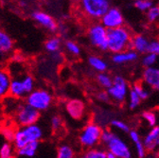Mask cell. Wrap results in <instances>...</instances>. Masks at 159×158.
<instances>
[{
	"mask_svg": "<svg viewBox=\"0 0 159 158\" xmlns=\"http://www.w3.org/2000/svg\"><path fill=\"white\" fill-rule=\"evenodd\" d=\"M101 142L106 147L107 151L113 152L116 158H131L133 155L129 145L111 130H102Z\"/></svg>",
	"mask_w": 159,
	"mask_h": 158,
	"instance_id": "1",
	"label": "cell"
},
{
	"mask_svg": "<svg viewBox=\"0 0 159 158\" xmlns=\"http://www.w3.org/2000/svg\"><path fill=\"white\" fill-rule=\"evenodd\" d=\"M108 50L112 53H117L128 49L131 44L132 36L130 31L122 27L109 29L107 31Z\"/></svg>",
	"mask_w": 159,
	"mask_h": 158,
	"instance_id": "2",
	"label": "cell"
},
{
	"mask_svg": "<svg viewBox=\"0 0 159 158\" xmlns=\"http://www.w3.org/2000/svg\"><path fill=\"white\" fill-rule=\"evenodd\" d=\"M44 136V132L41 126L37 123L28 126H21L15 131L12 144L15 150L22 148L27 143L31 141H40Z\"/></svg>",
	"mask_w": 159,
	"mask_h": 158,
	"instance_id": "3",
	"label": "cell"
},
{
	"mask_svg": "<svg viewBox=\"0 0 159 158\" xmlns=\"http://www.w3.org/2000/svg\"><path fill=\"white\" fill-rule=\"evenodd\" d=\"M102 129L99 124L91 122L82 130L79 135V141L84 148L90 149L96 147L102 140Z\"/></svg>",
	"mask_w": 159,
	"mask_h": 158,
	"instance_id": "4",
	"label": "cell"
},
{
	"mask_svg": "<svg viewBox=\"0 0 159 158\" xmlns=\"http://www.w3.org/2000/svg\"><path fill=\"white\" fill-rule=\"evenodd\" d=\"M52 102V95L47 89H34L26 97V102L40 112L47 111Z\"/></svg>",
	"mask_w": 159,
	"mask_h": 158,
	"instance_id": "5",
	"label": "cell"
},
{
	"mask_svg": "<svg viewBox=\"0 0 159 158\" xmlns=\"http://www.w3.org/2000/svg\"><path fill=\"white\" fill-rule=\"evenodd\" d=\"M40 116H41V112L33 108L27 102H21L14 114V120L19 127L28 126L37 123Z\"/></svg>",
	"mask_w": 159,
	"mask_h": 158,
	"instance_id": "6",
	"label": "cell"
},
{
	"mask_svg": "<svg viewBox=\"0 0 159 158\" xmlns=\"http://www.w3.org/2000/svg\"><path fill=\"white\" fill-rule=\"evenodd\" d=\"M82 11L92 19H101L111 8L109 0H81Z\"/></svg>",
	"mask_w": 159,
	"mask_h": 158,
	"instance_id": "7",
	"label": "cell"
},
{
	"mask_svg": "<svg viewBox=\"0 0 159 158\" xmlns=\"http://www.w3.org/2000/svg\"><path fill=\"white\" fill-rule=\"evenodd\" d=\"M107 31L108 29L102 24L92 25L87 32L90 44L102 51L108 50Z\"/></svg>",
	"mask_w": 159,
	"mask_h": 158,
	"instance_id": "8",
	"label": "cell"
},
{
	"mask_svg": "<svg viewBox=\"0 0 159 158\" xmlns=\"http://www.w3.org/2000/svg\"><path fill=\"white\" fill-rule=\"evenodd\" d=\"M112 100L116 102H122L128 95V85L124 78L116 75L113 78V84L107 89Z\"/></svg>",
	"mask_w": 159,
	"mask_h": 158,
	"instance_id": "9",
	"label": "cell"
},
{
	"mask_svg": "<svg viewBox=\"0 0 159 158\" xmlns=\"http://www.w3.org/2000/svg\"><path fill=\"white\" fill-rule=\"evenodd\" d=\"M102 24L107 29H115L122 27L124 24V18L121 11L116 8H110L107 12L101 18Z\"/></svg>",
	"mask_w": 159,
	"mask_h": 158,
	"instance_id": "10",
	"label": "cell"
},
{
	"mask_svg": "<svg viewBox=\"0 0 159 158\" xmlns=\"http://www.w3.org/2000/svg\"><path fill=\"white\" fill-rule=\"evenodd\" d=\"M32 19L40 27L44 28L49 32H55L58 29V24L53 16L42 11H35L31 14Z\"/></svg>",
	"mask_w": 159,
	"mask_h": 158,
	"instance_id": "11",
	"label": "cell"
},
{
	"mask_svg": "<svg viewBox=\"0 0 159 158\" xmlns=\"http://www.w3.org/2000/svg\"><path fill=\"white\" fill-rule=\"evenodd\" d=\"M143 82L149 87L159 91V67H146L142 74Z\"/></svg>",
	"mask_w": 159,
	"mask_h": 158,
	"instance_id": "12",
	"label": "cell"
},
{
	"mask_svg": "<svg viewBox=\"0 0 159 158\" xmlns=\"http://www.w3.org/2000/svg\"><path fill=\"white\" fill-rule=\"evenodd\" d=\"M143 144L147 151H154L159 148V126L152 127V130L144 137Z\"/></svg>",
	"mask_w": 159,
	"mask_h": 158,
	"instance_id": "13",
	"label": "cell"
},
{
	"mask_svg": "<svg viewBox=\"0 0 159 158\" xmlns=\"http://www.w3.org/2000/svg\"><path fill=\"white\" fill-rule=\"evenodd\" d=\"M138 58V53L133 49H126L117 53H114L112 57V61L116 65H123V64H128L134 62L137 60Z\"/></svg>",
	"mask_w": 159,
	"mask_h": 158,
	"instance_id": "14",
	"label": "cell"
},
{
	"mask_svg": "<svg viewBox=\"0 0 159 158\" xmlns=\"http://www.w3.org/2000/svg\"><path fill=\"white\" fill-rule=\"evenodd\" d=\"M11 83V75L10 71L0 68V101L10 95V87Z\"/></svg>",
	"mask_w": 159,
	"mask_h": 158,
	"instance_id": "15",
	"label": "cell"
},
{
	"mask_svg": "<svg viewBox=\"0 0 159 158\" xmlns=\"http://www.w3.org/2000/svg\"><path fill=\"white\" fill-rule=\"evenodd\" d=\"M10 95L19 98V100H23L26 98L28 96V93L23 85L22 80L20 77H14L11 78V87H10Z\"/></svg>",
	"mask_w": 159,
	"mask_h": 158,
	"instance_id": "16",
	"label": "cell"
},
{
	"mask_svg": "<svg viewBox=\"0 0 159 158\" xmlns=\"http://www.w3.org/2000/svg\"><path fill=\"white\" fill-rule=\"evenodd\" d=\"M66 112L74 120H80L84 116V104L81 101L72 100L66 103Z\"/></svg>",
	"mask_w": 159,
	"mask_h": 158,
	"instance_id": "17",
	"label": "cell"
},
{
	"mask_svg": "<svg viewBox=\"0 0 159 158\" xmlns=\"http://www.w3.org/2000/svg\"><path fill=\"white\" fill-rule=\"evenodd\" d=\"M14 43L12 38L4 30L0 29V57L10 54L13 50Z\"/></svg>",
	"mask_w": 159,
	"mask_h": 158,
	"instance_id": "18",
	"label": "cell"
},
{
	"mask_svg": "<svg viewBox=\"0 0 159 158\" xmlns=\"http://www.w3.org/2000/svg\"><path fill=\"white\" fill-rule=\"evenodd\" d=\"M149 44H150V42L148 41L146 36L135 35V36L132 37L130 47L133 50L136 51L137 53L145 54L146 52H148Z\"/></svg>",
	"mask_w": 159,
	"mask_h": 158,
	"instance_id": "19",
	"label": "cell"
},
{
	"mask_svg": "<svg viewBox=\"0 0 159 158\" xmlns=\"http://www.w3.org/2000/svg\"><path fill=\"white\" fill-rule=\"evenodd\" d=\"M40 147V141H31L22 148L16 150V154L20 157H34Z\"/></svg>",
	"mask_w": 159,
	"mask_h": 158,
	"instance_id": "20",
	"label": "cell"
},
{
	"mask_svg": "<svg viewBox=\"0 0 159 158\" xmlns=\"http://www.w3.org/2000/svg\"><path fill=\"white\" fill-rule=\"evenodd\" d=\"M2 101H3V109H4L5 113L9 114V115L11 114L14 115L20 103H21L19 102V98H16V97L9 95L6 97H4Z\"/></svg>",
	"mask_w": 159,
	"mask_h": 158,
	"instance_id": "21",
	"label": "cell"
},
{
	"mask_svg": "<svg viewBox=\"0 0 159 158\" xmlns=\"http://www.w3.org/2000/svg\"><path fill=\"white\" fill-rule=\"evenodd\" d=\"M89 65L98 72H105L108 68L107 63L98 56H90L88 58Z\"/></svg>",
	"mask_w": 159,
	"mask_h": 158,
	"instance_id": "22",
	"label": "cell"
},
{
	"mask_svg": "<svg viewBox=\"0 0 159 158\" xmlns=\"http://www.w3.org/2000/svg\"><path fill=\"white\" fill-rule=\"evenodd\" d=\"M62 41L58 37H50L45 43V49L49 53H55L58 52L61 48Z\"/></svg>",
	"mask_w": 159,
	"mask_h": 158,
	"instance_id": "23",
	"label": "cell"
},
{
	"mask_svg": "<svg viewBox=\"0 0 159 158\" xmlns=\"http://www.w3.org/2000/svg\"><path fill=\"white\" fill-rule=\"evenodd\" d=\"M12 142L6 140L0 145V157L1 158H11L14 156L15 148Z\"/></svg>",
	"mask_w": 159,
	"mask_h": 158,
	"instance_id": "24",
	"label": "cell"
},
{
	"mask_svg": "<svg viewBox=\"0 0 159 158\" xmlns=\"http://www.w3.org/2000/svg\"><path fill=\"white\" fill-rule=\"evenodd\" d=\"M75 156L74 150L66 144L59 146L57 149V157L58 158H73Z\"/></svg>",
	"mask_w": 159,
	"mask_h": 158,
	"instance_id": "25",
	"label": "cell"
},
{
	"mask_svg": "<svg viewBox=\"0 0 159 158\" xmlns=\"http://www.w3.org/2000/svg\"><path fill=\"white\" fill-rule=\"evenodd\" d=\"M97 81L99 85L106 89H108L113 84V78L105 72H98L97 76Z\"/></svg>",
	"mask_w": 159,
	"mask_h": 158,
	"instance_id": "26",
	"label": "cell"
},
{
	"mask_svg": "<svg viewBox=\"0 0 159 158\" xmlns=\"http://www.w3.org/2000/svg\"><path fill=\"white\" fill-rule=\"evenodd\" d=\"M84 158H106V151L99 148H90L83 155Z\"/></svg>",
	"mask_w": 159,
	"mask_h": 158,
	"instance_id": "27",
	"label": "cell"
},
{
	"mask_svg": "<svg viewBox=\"0 0 159 158\" xmlns=\"http://www.w3.org/2000/svg\"><path fill=\"white\" fill-rule=\"evenodd\" d=\"M141 98L139 97L133 89L130 90L129 92V108L134 110L135 108H137L141 102Z\"/></svg>",
	"mask_w": 159,
	"mask_h": 158,
	"instance_id": "28",
	"label": "cell"
},
{
	"mask_svg": "<svg viewBox=\"0 0 159 158\" xmlns=\"http://www.w3.org/2000/svg\"><path fill=\"white\" fill-rule=\"evenodd\" d=\"M157 55L151 53V52H146L145 55L142 58V65L145 67H150L153 66L156 62H157Z\"/></svg>",
	"mask_w": 159,
	"mask_h": 158,
	"instance_id": "29",
	"label": "cell"
},
{
	"mask_svg": "<svg viewBox=\"0 0 159 158\" xmlns=\"http://www.w3.org/2000/svg\"><path fill=\"white\" fill-rule=\"evenodd\" d=\"M147 19L150 23H153L159 19V5H152L147 11Z\"/></svg>",
	"mask_w": 159,
	"mask_h": 158,
	"instance_id": "30",
	"label": "cell"
},
{
	"mask_svg": "<svg viewBox=\"0 0 159 158\" xmlns=\"http://www.w3.org/2000/svg\"><path fill=\"white\" fill-rule=\"evenodd\" d=\"M152 5V0H135L134 3V6L140 11H147Z\"/></svg>",
	"mask_w": 159,
	"mask_h": 158,
	"instance_id": "31",
	"label": "cell"
},
{
	"mask_svg": "<svg viewBox=\"0 0 159 158\" xmlns=\"http://www.w3.org/2000/svg\"><path fill=\"white\" fill-rule=\"evenodd\" d=\"M139 97H140V98L142 101H145V100H147V98L149 97V96H150V93H149V91L143 86V85H141L140 84H134V85H133V88H132Z\"/></svg>",
	"mask_w": 159,
	"mask_h": 158,
	"instance_id": "32",
	"label": "cell"
},
{
	"mask_svg": "<svg viewBox=\"0 0 159 158\" xmlns=\"http://www.w3.org/2000/svg\"><path fill=\"white\" fill-rule=\"evenodd\" d=\"M65 47L67 50V52L74 56H78L81 54V47H80V46L77 43L73 41H66L65 43Z\"/></svg>",
	"mask_w": 159,
	"mask_h": 158,
	"instance_id": "33",
	"label": "cell"
},
{
	"mask_svg": "<svg viewBox=\"0 0 159 158\" xmlns=\"http://www.w3.org/2000/svg\"><path fill=\"white\" fill-rule=\"evenodd\" d=\"M111 125L112 127L121 131V132H124V133H129L131 130H130V127L129 125H127L123 120H111Z\"/></svg>",
	"mask_w": 159,
	"mask_h": 158,
	"instance_id": "34",
	"label": "cell"
},
{
	"mask_svg": "<svg viewBox=\"0 0 159 158\" xmlns=\"http://www.w3.org/2000/svg\"><path fill=\"white\" fill-rule=\"evenodd\" d=\"M142 117L146 120V122L149 124V126L153 127L156 125V115L152 111H145L142 113Z\"/></svg>",
	"mask_w": 159,
	"mask_h": 158,
	"instance_id": "35",
	"label": "cell"
},
{
	"mask_svg": "<svg viewBox=\"0 0 159 158\" xmlns=\"http://www.w3.org/2000/svg\"><path fill=\"white\" fill-rule=\"evenodd\" d=\"M63 126V120L61 116L59 115H53L50 120V127L52 129V131L57 132L61 130Z\"/></svg>",
	"mask_w": 159,
	"mask_h": 158,
	"instance_id": "36",
	"label": "cell"
},
{
	"mask_svg": "<svg viewBox=\"0 0 159 158\" xmlns=\"http://www.w3.org/2000/svg\"><path fill=\"white\" fill-rule=\"evenodd\" d=\"M134 149H135V152H136V155L140 158H143L146 156V152H147V150L143 144V141H141V139H139L137 141H135L134 143Z\"/></svg>",
	"mask_w": 159,
	"mask_h": 158,
	"instance_id": "37",
	"label": "cell"
},
{
	"mask_svg": "<svg viewBox=\"0 0 159 158\" xmlns=\"http://www.w3.org/2000/svg\"><path fill=\"white\" fill-rule=\"evenodd\" d=\"M14 133H15V131L10 127H5L4 129H2V132H1L2 136L5 138L6 140L11 141V142H12V140H13Z\"/></svg>",
	"mask_w": 159,
	"mask_h": 158,
	"instance_id": "38",
	"label": "cell"
},
{
	"mask_svg": "<svg viewBox=\"0 0 159 158\" xmlns=\"http://www.w3.org/2000/svg\"><path fill=\"white\" fill-rule=\"evenodd\" d=\"M148 52H151L159 56V40H153L150 42Z\"/></svg>",
	"mask_w": 159,
	"mask_h": 158,
	"instance_id": "39",
	"label": "cell"
},
{
	"mask_svg": "<svg viewBox=\"0 0 159 158\" xmlns=\"http://www.w3.org/2000/svg\"><path fill=\"white\" fill-rule=\"evenodd\" d=\"M98 98L99 102H109V100H110L111 97H110V96H109L107 91H101L98 94Z\"/></svg>",
	"mask_w": 159,
	"mask_h": 158,
	"instance_id": "40",
	"label": "cell"
},
{
	"mask_svg": "<svg viewBox=\"0 0 159 158\" xmlns=\"http://www.w3.org/2000/svg\"><path fill=\"white\" fill-rule=\"evenodd\" d=\"M106 158H116V155H115L113 152L107 151H106Z\"/></svg>",
	"mask_w": 159,
	"mask_h": 158,
	"instance_id": "41",
	"label": "cell"
},
{
	"mask_svg": "<svg viewBox=\"0 0 159 158\" xmlns=\"http://www.w3.org/2000/svg\"><path fill=\"white\" fill-rule=\"evenodd\" d=\"M74 1H81V0H74Z\"/></svg>",
	"mask_w": 159,
	"mask_h": 158,
	"instance_id": "42",
	"label": "cell"
}]
</instances>
